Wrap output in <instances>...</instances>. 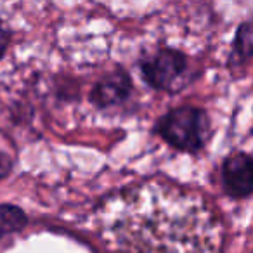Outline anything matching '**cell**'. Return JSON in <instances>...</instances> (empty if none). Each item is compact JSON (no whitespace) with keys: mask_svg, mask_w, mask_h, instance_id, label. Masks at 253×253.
<instances>
[{"mask_svg":"<svg viewBox=\"0 0 253 253\" xmlns=\"http://www.w3.org/2000/svg\"><path fill=\"white\" fill-rule=\"evenodd\" d=\"M155 130L172 148L184 153H198L207 146L211 126L205 109L184 106L163 115Z\"/></svg>","mask_w":253,"mask_h":253,"instance_id":"7a4b0ae2","label":"cell"},{"mask_svg":"<svg viewBox=\"0 0 253 253\" xmlns=\"http://www.w3.org/2000/svg\"><path fill=\"white\" fill-rule=\"evenodd\" d=\"M9 42H11V32L5 28V25L0 21V59L4 57V54L7 52Z\"/></svg>","mask_w":253,"mask_h":253,"instance_id":"ba28073f","label":"cell"},{"mask_svg":"<svg viewBox=\"0 0 253 253\" xmlns=\"http://www.w3.org/2000/svg\"><path fill=\"white\" fill-rule=\"evenodd\" d=\"M252 43H253L252 25L246 21L238 28L234 37V43H232V57L236 59V63L243 64L252 57Z\"/></svg>","mask_w":253,"mask_h":253,"instance_id":"52a82bcc","label":"cell"},{"mask_svg":"<svg viewBox=\"0 0 253 253\" xmlns=\"http://www.w3.org/2000/svg\"><path fill=\"white\" fill-rule=\"evenodd\" d=\"M12 169V160L5 153H0V180L5 179Z\"/></svg>","mask_w":253,"mask_h":253,"instance_id":"9c48e42d","label":"cell"},{"mask_svg":"<svg viewBox=\"0 0 253 253\" xmlns=\"http://www.w3.org/2000/svg\"><path fill=\"white\" fill-rule=\"evenodd\" d=\"M141 75L155 90L177 94L189 84V63L182 52L162 49L144 57L139 64Z\"/></svg>","mask_w":253,"mask_h":253,"instance_id":"3957f363","label":"cell"},{"mask_svg":"<svg viewBox=\"0 0 253 253\" xmlns=\"http://www.w3.org/2000/svg\"><path fill=\"white\" fill-rule=\"evenodd\" d=\"M28 224L26 213L16 205H0V234H11L25 229Z\"/></svg>","mask_w":253,"mask_h":253,"instance_id":"8992f818","label":"cell"},{"mask_svg":"<svg viewBox=\"0 0 253 253\" xmlns=\"http://www.w3.org/2000/svg\"><path fill=\"white\" fill-rule=\"evenodd\" d=\"M132 94L130 75L123 70H116L106 75L90 90V102L99 109L113 108L125 102Z\"/></svg>","mask_w":253,"mask_h":253,"instance_id":"5b68a950","label":"cell"},{"mask_svg":"<svg viewBox=\"0 0 253 253\" xmlns=\"http://www.w3.org/2000/svg\"><path fill=\"white\" fill-rule=\"evenodd\" d=\"M102 239L116 253H224V225L196 191L151 179L123 187L97 208Z\"/></svg>","mask_w":253,"mask_h":253,"instance_id":"6da1fadb","label":"cell"},{"mask_svg":"<svg viewBox=\"0 0 253 253\" xmlns=\"http://www.w3.org/2000/svg\"><path fill=\"white\" fill-rule=\"evenodd\" d=\"M222 184L229 196L248 198L253 189L252 158L246 153H232L222 165Z\"/></svg>","mask_w":253,"mask_h":253,"instance_id":"277c9868","label":"cell"}]
</instances>
